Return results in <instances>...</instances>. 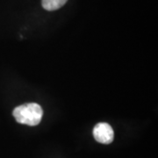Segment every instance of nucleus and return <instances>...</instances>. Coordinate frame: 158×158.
<instances>
[{
	"instance_id": "nucleus-1",
	"label": "nucleus",
	"mask_w": 158,
	"mask_h": 158,
	"mask_svg": "<svg viewBox=\"0 0 158 158\" xmlns=\"http://www.w3.org/2000/svg\"><path fill=\"white\" fill-rule=\"evenodd\" d=\"M12 114L19 123L34 127L41 121L43 111L38 104L29 103L17 106L13 110Z\"/></svg>"
},
{
	"instance_id": "nucleus-2",
	"label": "nucleus",
	"mask_w": 158,
	"mask_h": 158,
	"mask_svg": "<svg viewBox=\"0 0 158 158\" xmlns=\"http://www.w3.org/2000/svg\"><path fill=\"white\" fill-rule=\"evenodd\" d=\"M93 136L98 142L102 144H110L113 142L114 133L112 127L107 123H98L93 129Z\"/></svg>"
},
{
	"instance_id": "nucleus-3",
	"label": "nucleus",
	"mask_w": 158,
	"mask_h": 158,
	"mask_svg": "<svg viewBox=\"0 0 158 158\" xmlns=\"http://www.w3.org/2000/svg\"><path fill=\"white\" fill-rule=\"evenodd\" d=\"M68 0H41L42 7L47 11H56L67 3Z\"/></svg>"
}]
</instances>
